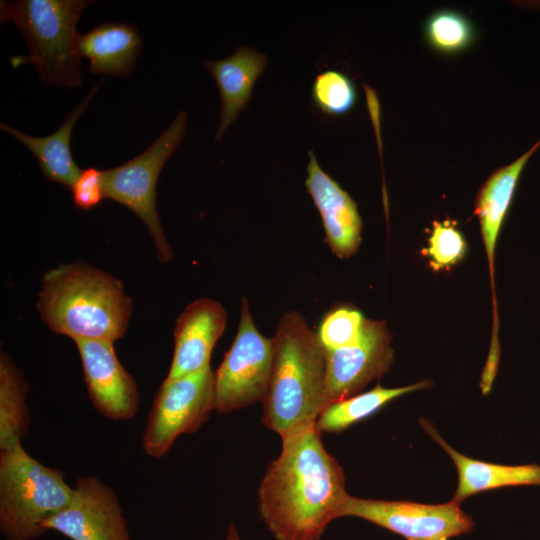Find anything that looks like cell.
<instances>
[{
    "label": "cell",
    "instance_id": "44dd1931",
    "mask_svg": "<svg viewBox=\"0 0 540 540\" xmlns=\"http://www.w3.org/2000/svg\"><path fill=\"white\" fill-rule=\"evenodd\" d=\"M430 385L429 381L397 388H384L377 385L370 391L327 405L318 416L315 427L319 433L341 432L369 417L389 401L406 393L428 388Z\"/></svg>",
    "mask_w": 540,
    "mask_h": 540
},
{
    "label": "cell",
    "instance_id": "484cf974",
    "mask_svg": "<svg viewBox=\"0 0 540 540\" xmlns=\"http://www.w3.org/2000/svg\"><path fill=\"white\" fill-rule=\"evenodd\" d=\"M71 192L75 206L82 210L99 205L105 198L103 170L94 167L82 170Z\"/></svg>",
    "mask_w": 540,
    "mask_h": 540
},
{
    "label": "cell",
    "instance_id": "5b68a950",
    "mask_svg": "<svg viewBox=\"0 0 540 540\" xmlns=\"http://www.w3.org/2000/svg\"><path fill=\"white\" fill-rule=\"evenodd\" d=\"M62 471L29 455L22 444L0 450V530L6 540H34L42 525L71 502Z\"/></svg>",
    "mask_w": 540,
    "mask_h": 540
},
{
    "label": "cell",
    "instance_id": "9a60e30c",
    "mask_svg": "<svg viewBox=\"0 0 540 540\" xmlns=\"http://www.w3.org/2000/svg\"><path fill=\"white\" fill-rule=\"evenodd\" d=\"M268 64L267 56L258 50L240 46L220 60H204L203 65L216 81L220 98V121L215 139L236 120L251 99L256 80Z\"/></svg>",
    "mask_w": 540,
    "mask_h": 540
},
{
    "label": "cell",
    "instance_id": "7c38bea8",
    "mask_svg": "<svg viewBox=\"0 0 540 540\" xmlns=\"http://www.w3.org/2000/svg\"><path fill=\"white\" fill-rule=\"evenodd\" d=\"M80 354L83 377L95 409L111 420H129L136 414L140 394L133 377L120 363L114 343L73 340Z\"/></svg>",
    "mask_w": 540,
    "mask_h": 540
},
{
    "label": "cell",
    "instance_id": "83f0119b",
    "mask_svg": "<svg viewBox=\"0 0 540 540\" xmlns=\"http://www.w3.org/2000/svg\"><path fill=\"white\" fill-rule=\"evenodd\" d=\"M438 540H447V538H441V539H438Z\"/></svg>",
    "mask_w": 540,
    "mask_h": 540
},
{
    "label": "cell",
    "instance_id": "52a82bcc",
    "mask_svg": "<svg viewBox=\"0 0 540 540\" xmlns=\"http://www.w3.org/2000/svg\"><path fill=\"white\" fill-rule=\"evenodd\" d=\"M212 410H215V372L210 366L178 379H164L142 435L145 454L161 458L178 436L197 431Z\"/></svg>",
    "mask_w": 540,
    "mask_h": 540
},
{
    "label": "cell",
    "instance_id": "ba28073f",
    "mask_svg": "<svg viewBox=\"0 0 540 540\" xmlns=\"http://www.w3.org/2000/svg\"><path fill=\"white\" fill-rule=\"evenodd\" d=\"M273 338L256 328L246 299L241 302L238 331L215 371V410L228 413L262 401L271 377Z\"/></svg>",
    "mask_w": 540,
    "mask_h": 540
},
{
    "label": "cell",
    "instance_id": "603a6c76",
    "mask_svg": "<svg viewBox=\"0 0 540 540\" xmlns=\"http://www.w3.org/2000/svg\"><path fill=\"white\" fill-rule=\"evenodd\" d=\"M314 105L323 113L339 116L349 112L356 104L357 90L353 81L338 70L318 74L311 88Z\"/></svg>",
    "mask_w": 540,
    "mask_h": 540
},
{
    "label": "cell",
    "instance_id": "2e32d148",
    "mask_svg": "<svg viewBox=\"0 0 540 540\" xmlns=\"http://www.w3.org/2000/svg\"><path fill=\"white\" fill-rule=\"evenodd\" d=\"M103 78L72 108L62 125L52 134L44 137L26 135L18 129L1 123L3 132L22 143L37 160L45 179L59 183L72 191L82 170L77 166L71 153V135L84 111L98 92Z\"/></svg>",
    "mask_w": 540,
    "mask_h": 540
},
{
    "label": "cell",
    "instance_id": "3957f363",
    "mask_svg": "<svg viewBox=\"0 0 540 540\" xmlns=\"http://www.w3.org/2000/svg\"><path fill=\"white\" fill-rule=\"evenodd\" d=\"M36 308L56 334L114 343L126 333L132 299L120 279L74 262L45 272Z\"/></svg>",
    "mask_w": 540,
    "mask_h": 540
},
{
    "label": "cell",
    "instance_id": "7a4b0ae2",
    "mask_svg": "<svg viewBox=\"0 0 540 540\" xmlns=\"http://www.w3.org/2000/svg\"><path fill=\"white\" fill-rule=\"evenodd\" d=\"M274 359L262 421L283 439L313 425L326 407L325 351L297 311L287 312L274 335Z\"/></svg>",
    "mask_w": 540,
    "mask_h": 540
},
{
    "label": "cell",
    "instance_id": "d6986e66",
    "mask_svg": "<svg viewBox=\"0 0 540 540\" xmlns=\"http://www.w3.org/2000/svg\"><path fill=\"white\" fill-rule=\"evenodd\" d=\"M421 424L452 458L458 471V487L452 500L460 503L477 492L516 485H540V465H499L474 460L449 446L425 419Z\"/></svg>",
    "mask_w": 540,
    "mask_h": 540
},
{
    "label": "cell",
    "instance_id": "6da1fadb",
    "mask_svg": "<svg viewBox=\"0 0 540 540\" xmlns=\"http://www.w3.org/2000/svg\"><path fill=\"white\" fill-rule=\"evenodd\" d=\"M347 495L343 470L313 425L282 440L261 481L258 506L276 540H319Z\"/></svg>",
    "mask_w": 540,
    "mask_h": 540
},
{
    "label": "cell",
    "instance_id": "7402d4cb",
    "mask_svg": "<svg viewBox=\"0 0 540 540\" xmlns=\"http://www.w3.org/2000/svg\"><path fill=\"white\" fill-rule=\"evenodd\" d=\"M429 45L445 54H455L468 48L475 38L472 22L454 10H439L431 14L424 28Z\"/></svg>",
    "mask_w": 540,
    "mask_h": 540
},
{
    "label": "cell",
    "instance_id": "ac0fdd59",
    "mask_svg": "<svg viewBox=\"0 0 540 540\" xmlns=\"http://www.w3.org/2000/svg\"><path fill=\"white\" fill-rule=\"evenodd\" d=\"M539 147L540 140L515 161L496 170L482 185L476 199L475 213L479 220L491 275L494 315H497L494 295V257L498 234L522 170Z\"/></svg>",
    "mask_w": 540,
    "mask_h": 540
},
{
    "label": "cell",
    "instance_id": "4fadbf2b",
    "mask_svg": "<svg viewBox=\"0 0 540 540\" xmlns=\"http://www.w3.org/2000/svg\"><path fill=\"white\" fill-rule=\"evenodd\" d=\"M227 314L212 299L191 302L177 318L174 352L165 380H174L210 366L212 350L225 330Z\"/></svg>",
    "mask_w": 540,
    "mask_h": 540
},
{
    "label": "cell",
    "instance_id": "8992f818",
    "mask_svg": "<svg viewBox=\"0 0 540 540\" xmlns=\"http://www.w3.org/2000/svg\"><path fill=\"white\" fill-rule=\"evenodd\" d=\"M187 124V113L180 111L146 150L122 165L103 170L105 198L127 207L142 220L162 263L171 261L173 253L158 215L156 186L163 166L182 142Z\"/></svg>",
    "mask_w": 540,
    "mask_h": 540
},
{
    "label": "cell",
    "instance_id": "8fae6325",
    "mask_svg": "<svg viewBox=\"0 0 540 540\" xmlns=\"http://www.w3.org/2000/svg\"><path fill=\"white\" fill-rule=\"evenodd\" d=\"M42 528L71 540H131L117 495L95 476L79 477L71 502Z\"/></svg>",
    "mask_w": 540,
    "mask_h": 540
},
{
    "label": "cell",
    "instance_id": "4316f807",
    "mask_svg": "<svg viewBox=\"0 0 540 540\" xmlns=\"http://www.w3.org/2000/svg\"><path fill=\"white\" fill-rule=\"evenodd\" d=\"M226 540H240L236 527L232 522L229 523Z\"/></svg>",
    "mask_w": 540,
    "mask_h": 540
},
{
    "label": "cell",
    "instance_id": "277c9868",
    "mask_svg": "<svg viewBox=\"0 0 540 540\" xmlns=\"http://www.w3.org/2000/svg\"><path fill=\"white\" fill-rule=\"evenodd\" d=\"M91 0H15L0 2V22L14 23L23 34L39 78L71 89L83 84L77 23Z\"/></svg>",
    "mask_w": 540,
    "mask_h": 540
},
{
    "label": "cell",
    "instance_id": "30bf717a",
    "mask_svg": "<svg viewBox=\"0 0 540 540\" xmlns=\"http://www.w3.org/2000/svg\"><path fill=\"white\" fill-rule=\"evenodd\" d=\"M326 406L358 394L390 369L394 352L384 321L366 319L352 345L325 350Z\"/></svg>",
    "mask_w": 540,
    "mask_h": 540
},
{
    "label": "cell",
    "instance_id": "5bb4252c",
    "mask_svg": "<svg viewBox=\"0 0 540 540\" xmlns=\"http://www.w3.org/2000/svg\"><path fill=\"white\" fill-rule=\"evenodd\" d=\"M305 185L318 209L325 231V242L339 258L355 254L361 242L362 220L357 204L308 152Z\"/></svg>",
    "mask_w": 540,
    "mask_h": 540
},
{
    "label": "cell",
    "instance_id": "ffe728a7",
    "mask_svg": "<svg viewBox=\"0 0 540 540\" xmlns=\"http://www.w3.org/2000/svg\"><path fill=\"white\" fill-rule=\"evenodd\" d=\"M29 386L13 360L0 354V450L21 444L30 415L26 404Z\"/></svg>",
    "mask_w": 540,
    "mask_h": 540
},
{
    "label": "cell",
    "instance_id": "9c48e42d",
    "mask_svg": "<svg viewBox=\"0 0 540 540\" xmlns=\"http://www.w3.org/2000/svg\"><path fill=\"white\" fill-rule=\"evenodd\" d=\"M451 500L444 504L363 499L347 495L338 517L356 516L407 540H438L470 532L473 521Z\"/></svg>",
    "mask_w": 540,
    "mask_h": 540
},
{
    "label": "cell",
    "instance_id": "d4e9b609",
    "mask_svg": "<svg viewBox=\"0 0 540 540\" xmlns=\"http://www.w3.org/2000/svg\"><path fill=\"white\" fill-rule=\"evenodd\" d=\"M466 249V241L453 222L435 221L424 254L428 256L432 268L441 270L448 269L461 261Z\"/></svg>",
    "mask_w": 540,
    "mask_h": 540
},
{
    "label": "cell",
    "instance_id": "e0dca14e",
    "mask_svg": "<svg viewBox=\"0 0 540 540\" xmlns=\"http://www.w3.org/2000/svg\"><path fill=\"white\" fill-rule=\"evenodd\" d=\"M142 37L134 25L104 22L79 35L78 49L89 59L88 71L106 76H128L136 65Z\"/></svg>",
    "mask_w": 540,
    "mask_h": 540
},
{
    "label": "cell",
    "instance_id": "cb8c5ba5",
    "mask_svg": "<svg viewBox=\"0 0 540 540\" xmlns=\"http://www.w3.org/2000/svg\"><path fill=\"white\" fill-rule=\"evenodd\" d=\"M365 320L358 309L341 306L325 315L316 334L325 350L339 349L360 338Z\"/></svg>",
    "mask_w": 540,
    "mask_h": 540
}]
</instances>
